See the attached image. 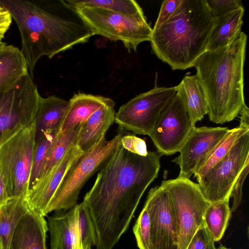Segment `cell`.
Segmentation results:
<instances>
[{
    "mask_svg": "<svg viewBox=\"0 0 249 249\" xmlns=\"http://www.w3.org/2000/svg\"><path fill=\"white\" fill-rule=\"evenodd\" d=\"M114 102L104 105L80 124L75 144L84 154L97 144L115 121Z\"/></svg>",
    "mask_w": 249,
    "mask_h": 249,
    "instance_id": "obj_17",
    "label": "cell"
},
{
    "mask_svg": "<svg viewBox=\"0 0 249 249\" xmlns=\"http://www.w3.org/2000/svg\"><path fill=\"white\" fill-rule=\"evenodd\" d=\"M69 102L55 95L40 98L35 120V142L46 132L59 130Z\"/></svg>",
    "mask_w": 249,
    "mask_h": 249,
    "instance_id": "obj_21",
    "label": "cell"
},
{
    "mask_svg": "<svg viewBox=\"0 0 249 249\" xmlns=\"http://www.w3.org/2000/svg\"><path fill=\"white\" fill-rule=\"evenodd\" d=\"M6 46V44L5 43L3 42H0V53L4 49Z\"/></svg>",
    "mask_w": 249,
    "mask_h": 249,
    "instance_id": "obj_41",
    "label": "cell"
},
{
    "mask_svg": "<svg viewBox=\"0 0 249 249\" xmlns=\"http://www.w3.org/2000/svg\"><path fill=\"white\" fill-rule=\"evenodd\" d=\"M144 206L150 218L151 249H178L176 219L167 191L161 185L152 188Z\"/></svg>",
    "mask_w": 249,
    "mask_h": 249,
    "instance_id": "obj_13",
    "label": "cell"
},
{
    "mask_svg": "<svg viewBox=\"0 0 249 249\" xmlns=\"http://www.w3.org/2000/svg\"><path fill=\"white\" fill-rule=\"evenodd\" d=\"M177 91L176 86H155L123 105L115 113L114 122L121 129L149 136L161 112Z\"/></svg>",
    "mask_w": 249,
    "mask_h": 249,
    "instance_id": "obj_11",
    "label": "cell"
},
{
    "mask_svg": "<svg viewBox=\"0 0 249 249\" xmlns=\"http://www.w3.org/2000/svg\"><path fill=\"white\" fill-rule=\"evenodd\" d=\"M120 142L124 149L132 153L142 156L147 154L148 151L145 141L134 135H123Z\"/></svg>",
    "mask_w": 249,
    "mask_h": 249,
    "instance_id": "obj_34",
    "label": "cell"
},
{
    "mask_svg": "<svg viewBox=\"0 0 249 249\" xmlns=\"http://www.w3.org/2000/svg\"><path fill=\"white\" fill-rule=\"evenodd\" d=\"M245 9L243 6L215 18L206 51L226 47L233 42L240 32Z\"/></svg>",
    "mask_w": 249,
    "mask_h": 249,
    "instance_id": "obj_22",
    "label": "cell"
},
{
    "mask_svg": "<svg viewBox=\"0 0 249 249\" xmlns=\"http://www.w3.org/2000/svg\"><path fill=\"white\" fill-rule=\"evenodd\" d=\"M215 18L223 16L243 6L240 0H206Z\"/></svg>",
    "mask_w": 249,
    "mask_h": 249,
    "instance_id": "obj_32",
    "label": "cell"
},
{
    "mask_svg": "<svg viewBox=\"0 0 249 249\" xmlns=\"http://www.w3.org/2000/svg\"><path fill=\"white\" fill-rule=\"evenodd\" d=\"M15 21L21 39L22 53L33 78L42 56L51 58L75 45L88 41L92 30L66 0H0Z\"/></svg>",
    "mask_w": 249,
    "mask_h": 249,
    "instance_id": "obj_2",
    "label": "cell"
},
{
    "mask_svg": "<svg viewBox=\"0 0 249 249\" xmlns=\"http://www.w3.org/2000/svg\"><path fill=\"white\" fill-rule=\"evenodd\" d=\"M249 164V131L235 142L228 154L198 181L204 198L214 203L231 198L234 184Z\"/></svg>",
    "mask_w": 249,
    "mask_h": 249,
    "instance_id": "obj_10",
    "label": "cell"
},
{
    "mask_svg": "<svg viewBox=\"0 0 249 249\" xmlns=\"http://www.w3.org/2000/svg\"><path fill=\"white\" fill-rule=\"evenodd\" d=\"M215 20L206 0H181L166 21L152 29V50L173 70L193 67L206 51Z\"/></svg>",
    "mask_w": 249,
    "mask_h": 249,
    "instance_id": "obj_4",
    "label": "cell"
},
{
    "mask_svg": "<svg viewBox=\"0 0 249 249\" xmlns=\"http://www.w3.org/2000/svg\"><path fill=\"white\" fill-rule=\"evenodd\" d=\"M168 192L177 227L178 249H186L197 229L204 225V215L210 205L198 184L190 179L177 178L161 185Z\"/></svg>",
    "mask_w": 249,
    "mask_h": 249,
    "instance_id": "obj_9",
    "label": "cell"
},
{
    "mask_svg": "<svg viewBox=\"0 0 249 249\" xmlns=\"http://www.w3.org/2000/svg\"><path fill=\"white\" fill-rule=\"evenodd\" d=\"M48 230L44 216L29 209L14 227L11 249H46Z\"/></svg>",
    "mask_w": 249,
    "mask_h": 249,
    "instance_id": "obj_16",
    "label": "cell"
},
{
    "mask_svg": "<svg viewBox=\"0 0 249 249\" xmlns=\"http://www.w3.org/2000/svg\"><path fill=\"white\" fill-rule=\"evenodd\" d=\"M162 155L132 153L119 142L84 196L96 249H112L127 230L143 193L157 177Z\"/></svg>",
    "mask_w": 249,
    "mask_h": 249,
    "instance_id": "obj_1",
    "label": "cell"
},
{
    "mask_svg": "<svg viewBox=\"0 0 249 249\" xmlns=\"http://www.w3.org/2000/svg\"><path fill=\"white\" fill-rule=\"evenodd\" d=\"M10 199L6 186L0 171V207Z\"/></svg>",
    "mask_w": 249,
    "mask_h": 249,
    "instance_id": "obj_38",
    "label": "cell"
},
{
    "mask_svg": "<svg viewBox=\"0 0 249 249\" xmlns=\"http://www.w3.org/2000/svg\"><path fill=\"white\" fill-rule=\"evenodd\" d=\"M77 228L83 249L95 246V233L90 212L84 201L75 206Z\"/></svg>",
    "mask_w": 249,
    "mask_h": 249,
    "instance_id": "obj_30",
    "label": "cell"
},
{
    "mask_svg": "<svg viewBox=\"0 0 249 249\" xmlns=\"http://www.w3.org/2000/svg\"><path fill=\"white\" fill-rule=\"evenodd\" d=\"M74 8L97 7L118 13L131 15L143 12L138 3L134 0H67Z\"/></svg>",
    "mask_w": 249,
    "mask_h": 249,
    "instance_id": "obj_29",
    "label": "cell"
},
{
    "mask_svg": "<svg viewBox=\"0 0 249 249\" xmlns=\"http://www.w3.org/2000/svg\"><path fill=\"white\" fill-rule=\"evenodd\" d=\"M75 9L94 35L121 41L128 51H136L140 43L150 41L152 29L143 12L127 15L97 7Z\"/></svg>",
    "mask_w": 249,
    "mask_h": 249,
    "instance_id": "obj_6",
    "label": "cell"
},
{
    "mask_svg": "<svg viewBox=\"0 0 249 249\" xmlns=\"http://www.w3.org/2000/svg\"><path fill=\"white\" fill-rule=\"evenodd\" d=\"M239 115L240 124L249 127V109L246 105L243 107Z\"/></svg>",
    "mask_w": 249,
    "mask_h": 249,
    "instance_id": "obj_39",
    "label": "cell"
},
{
    "mask_svg": "<svg viewBox=\"0 0 249 249\" xmlns=\"http://www.w3.org/2000/svg\"><path fill=\"white\" fill-rule=\"evenodd\" d=\"M122 134L111 140L105 137L87 152L77 159L70 167L52 198L45 215L53 211L67 210L77 204L80 191L87 181L115 151Z\"/></svg>",
    "mask_w": 249,
    "mask_h": 249,
    "instance_id": "obj_5",
    "label": "cell"
},
{
    "mask_svg": "<svg viewBox=\"0 0 249 249\" xmlns=\"http://www.w3.org/2000/svg\"><path fill=\"white\" fill-rule=\"evenodd\" d=\"M41 97L29 72L0 94V146L34 123Z\"/></svg>",
    "mask_w": 249,
    "mask_h": 249,
    "instance_id": "obj_8",
    "label": "cell"
},
{
    "mask_svg": "<svg viewBox=\"0 0 249 249\" xmlns=\"http://www.w3.org/2000/svg\"><path fill=\"white\" fill-rule=\"evenodd\" d=\"M12 21V18L9 12L0 6V42L4 38Z\"/></svg>",
    "mask_w": 249,
    "mask_h": 249,
    "instance_id": "obj_37",
    "label": "cell"
},
{
    "mask_svg": "<svg viewBox=\"0 0 249 249\" xmlns=\"http://www.w3.org/2000/svg\"><path fill=\"white\" fill-rule=\"evenodd\" d=\"M80 124L64 132L58 131L46 160L39 180L61 160L71 146L75 143Z\"/></svg>",
    "mask_w": 249,
    "mask_h": 249,
    "instance_id": "obj_28",
    "label": "cell"
},
{
    "mask_svg": "<svg viewBox=\"0 0 249 249\" xmlns=\"http://www.w3.org/2000/svg\"><path fill=\"white\" fill-rule=\"evenodd\" d=\"M58 131L46 132L35 142L28 191L34 188L39 180L46 160Z\"/></svg>",
    "mask_w": 249,
    "mask_h": 249,
    "instance_id": "obj_27",
    "label": "cell"
},
{
    "mask_svg": "<svg viewBox=\"0 0 249 249\" xmlns=\"http://www.w3.org/2000/svg\"><path fill=\"white\" fill-rule=\"evenodd\" d=\"M91 247H89L87 249H91Z\"/></svg>",
    "mask_w": 249,
    "mask_h": 249,
    "instance_id": "obj_43",
    "label": "cell"
},
{
    "mask_svg": "<svg viewBox=\"0 0 249 249\" xmlns=\"http://www.w3.org/2000/svg\"><path fill=\"white\" fill-rule=\"evenodd\" d=\"M216 249H230V248H227L222 245H221L218 248H217Z\"/></svg>",
    "mask_w": 249,
    "mask_h": 249,
    "instance_id": "obj_42",
    "label": "cell"
},
{
    "mask_svg": "<svg viewBox=\"0 0 249 249\" xmlns=\"http://www.w3.org/2000/svg\"><path fill=\"white\" fill-rule=\"evenodd\" d=\"M177 94L180 97L193 124L208 114L206 94L197 75L185 76L177 86Z\"/></svg>",
    "mask_w": 249,
    "mask_h": 249,
    "instance_id": "obj_20",
    "label": "cell"
},
{
    "mask_svg": "<svg viewBox=\"0 0 249 249\" xmlns=\"http://www.w3.org/2000/svg\"><path fill=\"white\" fill-rule=\"evenodd\" d=\"M228 127H195L172 160L180 168L179 178L190 179L209 154L229 131Z\"/></svg>",
    "mask_w": 249,
    "mask_h": 249,
    "instance_id": "obj_14",
    "label": "cell"
},
{
    "mask_svg": "<svg viewBox=\"0 0 249 249\" xmlns=\"http://www.w3.org/2000/svg\"><path fill=\"white\" fill-rule=\"evenodd\" d=\"M247 41L241 32L225 48L206 51L195 62L204 89L211 121L216 124L231 122L246 105L244 95V65Z\"/></svg>",
    "mask_w": 249,
    "mask_h": 249,
    "instance_id": "obj_3",
    "label": "cell"
},
{
    "mask_svg": "<svg viewBox=\"0 0 249 249\" xmlns=\"http://www.w3.org/2000/svg\"><path fill=\"white\" fill-rule=\"evenodd\" d=\"M186 249H216L214 241L204 225L196 231Z\"/></svg>",
    "mask_w": 249,
    "mask_h": 249,
    "instance_id": "obj_33",
    "label": "cell"
},
{
    "mask_svg": "<svg viewBox=\"0 0 249 249\" xmlns=\"http://www.w3.org/2000/svg\"><path fill=\"white\" fill-rule=\"evenodd\" d=\"M248 131H249V127L241 124L235 128L229 129L194 173V177L196 178L197 181L221 160L230 151L237 140Z\"/></svg>",
    "mask_w": 249,
    "mask_h": 249,
    "instance_id": "obj_25",
    "label": "cell"
},
{
    "mask_svg": "<svg viewBox=\"0 0 249 249\" xmlns=\"http://www.w3.org/2000/svg\"><path fill=\"white\" fill-rule=\"evenodd\" d=\"M195 126L176 93L161 112L149 136L159 153L171 155L179 152Z\"/></svg>",
    "mask_w": 249,
    "mask_h": 249,
    "instance_id": "obj_12",
    "label": "cell"
},
{
    "mask_svg": "<svg viewBox=\"0 0 249 249\" xmlns=\"http://www.w3.org/2000/svg\"><path fill=\"white\" fill-rule=\"evenodd\" d=\"M83 154L75 143L71 146L61 160L28 191L25 201L30 210L45 216L48 204L67 172Z\"/></svg>",
    "mask_w": 249,
    "mask_h": 249,
    "instance_id": "obj_15",
    "label": "cell"
},
{
    "mask_svg": "<svg viewBox=\"0 0 249 249\" xmlns=\"http://www.w3.org/2000/svg\"><path fill=\"white\" fill-rule=\"evenodd\" d=\"M230 199L210 203L204 215V224L214 242L223 237L231 215Z\"/></svg>",
    "mask_w": 249,
    "mask_h": 249,
    "instance_id": "obj_26",
    "label": "cell"
},
{
    "mask_svg": "<svg viewBox=\"0 0 249 249\" xmlns=\"http://www.w3.org/2000/svg\"><path fill=\"white\" fill-rule=\"evenodd\" d=\"M249 164L244 167L233 186L231 194V197H232L233 199L232 205L231 209V212L235 211L241 203L243 183L249 173Z\"/></svg>",
    "mask_w": 249,
    "mask_h": 249,
    "instance_id": "obj_36",
    "label": "cell"
},
{
    "mask_svg": "<svg viewBox=\"0 0 249 249\" xmlns=\"http://www.w3.org/2000/svg\"><path fill=\"white\" fill-rule=\"evenodd\" d=\"M0 249H1V246L0 241Z\"/></svg>",
    "mask_w": 249,
    "mask_h": 249,
    "instance_id": "obj_44",
    "label": "cell"
},
{
    "mask_svg": "<svg viewBox=\"0 0 249 249\" xmlns=\"http://www.w3.org/2000/svg\"><path fill=\"white\" fill-rule=\"evenodd\" d=\"M181 0H165L162 1L154 29L159 27L173 15Z\"/></svg>",
    "mask_w": 249,
    "mask_h": 249,
    "instance_id": "obj_35",
    "label": "cell"
},
{
    "mask_svg": "<svg viewBox=\"0 0 249 249\" xmlns=\"http://www.w3.org/2000/svg\"><path fill=\"white\" fill-rule=\"evenodd\" d=\"M133 231L139 249H151L150 218L144 206L136 221Z\"/></svg>",
    "mask_w": 249,
    "mask_h": 249,
    "instance_id": "obj_31",
    "label": "cell"
},
{
    "mask_svg": "<svg viewBox=\"0 0 249 249\" xmlns=\"http://www.w3.org/2000/svg\"><path fill=\"white\" fill-rule=\"evenodd\" d=\"M28 72L21 51L14 46L6 45L0 53V94L10 89Z\"/></svg>",
    "mask_w": 249,
    "mask_h": 249,
    "instance_id": "obj_23",
    "label": "cell"
},
{
    "mask_svg": "<svg viewBox=\"0 0 249 249\" xmlns=\"http://www.w3.org/2000/svg\"><path fill=\"white\" fill-rule=\"evenodd\" d=\"M69 102L59 132L67 131L84 123L102 106L114 101L108 97L79 92L74 94Z\"/></svg>",
    "mask_w": 249,
    "mask_h": 249,
    "instance_id": "obj_19",
    "label": "cell"
},
{
    "mask_svg": "<svg viewBox=\"0 0 249 249\" xmlns=\"http://www.w3.org/2000/svg\"><path fill=\"white\" fill-rule=\"evenodd\" d=\"M29 210L25 200L10 199L0 207V241L1 249H11L14 227L20 216Z\"/></svg>",
    "mask_w": 249,
    "mask_h": 249,
    "instance_id": "obj_24",
    "label": "cell"
},
{
    "mask_svg": "<svg viewBox=\"0 0 249 249\" xmlns=\"http://www.w3.org/2000/svg\"><path fill=\"white\" fill-rule=\"evenodd\" d=\"M68 210L55 211L48 218L51 249H73L76 242L81 241L75 207Z\"/></svg>",
    "mask_w": 249,
    "mask_h": 249,
    "instance_id": "obj_18",
    "label": "cell"
},
{
    "mask_svg": "<svg viewBox=\"0 0 249 249\" xmlns=\"http://www.w3.org/2000/svg\"><path fill=\"white\" fill-rule=\"evenodd\" d=\"M73 249H83L81 241H79L77 242L75 244L73 248Z\"/></svg>",
    "mask_w": 249,
    "mask_h": 249,
    "instance_id": "obj_40",
    "label": "cell"
},
{
    "mask_svg": "<svg viewBox=\"0 0 249 249\" xmlns=\"http://www.w3.org/2000/svg\"><path fill=\"white\" fill-rule=\"evenodd\" d=\"M35 143L34 122L0 146V171L10 199L25 200Z\"/></svg>",
    "mask_w": 249,
    "mask_h": 249,
    "instance_id": "obj_7",
    "label": "cell"
}]
</instances>
